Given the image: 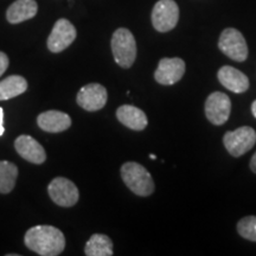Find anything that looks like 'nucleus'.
<instances>
[{
  "label": "nucleus",
  "mask_w": 256,
  "mask_h": 256,
  "mask_svg": "<svg viewBox=\"0 0 256 256\" xmlns=\"http://www.w3.org/2000/svg\"><path fill=\"white\" fill-rule=\"evenodd\" d=\"M25 246L40 256H57L66 248L63 232L52 226H36L28 229L24 238Z\"/></svg>",
  "instance_id": "f257e3e1"
},
{
  "label": "nucleus",
  "mask_w": 256,
  "mask_h": 256,
  "mask_svg": "<svg viewBox=\"0 0 256 256\" xmlns=\"http://www.w3.org/2000/svg\"><path fill=\"white\" fill-rule=\"evenodd\" d=\"M120 171L124 183L134 194L147 197L154 192V182L152 176L142 165L128 162L121 166Z\"/></svg>",
  "instance_id": "f03ea898"
},
{
  "label": "nucleus",
  "mask_w": 256,
  "mask_h": 256,
  "mask_svg": "<svg viewBox=\"0 0 256 256\" xmlns=\"http://www.w3.org/2000/svg\"><path fill=\"white\" fill-rule=\"evenodd\" d=\"M110 46L118 66L124 69L130 68L136 58V43L132 32L124 28H118L112 37Z\"/></svg>",
  "instance_id": "7ed1b4c3"
},
{
  "label": "nucleus",
  "mask_w": 256,
  "mask_h": 256,
  "mask_svg": "<svg viewBox=\"0 0 256 256\" xmlns=\"http://www.w3.org/2000/svg\"><path fill=\"white\" fill-rule=\"evenodd\" d=\"M223 144L226 150L235 158L250 151L256 144V132L252 127L242 126L224 134Z\"/></svg>",
  "instance_id": "20e7f679"
},
{
  "label": "nucleus",
  "mask_w": 256,
  "mask_h": 256,
  "mask_svg": "<svg viewBox=\"0 0 256 256\" xmlns=\"http://www.w3.org/2000/svg\"><path fill=\"white\" fill-rule=\"evenodd\" d=\"M218 48L224 55L236 62H244L248 57L247 42L236 28H228L220 34Z\"/></svg>",
  "instance_id": "39448f33"
},
{
  "label": "nucleus",
  "mask_w": 256,
  "mask_h": 256,
  "mask_svg": "<svg viewBox=\"0 0 256 256\" xmlns=\"http://www.w3.org/2000/svg\"><path fill=\"white\" fill-rule=\"evenodd\" d=\"M153 28L158 32L174 30L179 20V8L174 0H159L152 11Z\"/></svg>",
  "instance_id": "423d86ee"
},
{
  "label": "nucleus",
  "mask_w": 256,
  "mask_h": 256,
  "mask_svg": "<svg viewBox=\"0 0 256 256\" xmlns=\"http://www.w3.org/2000/svg\"><path fill=\"white\" fill-rule=\"evenodd\" d=\"M51 200L63 208L74 206L78 202V188L72 180L64 177H57L48 186Z\"/></svg>",
  "instance_id": "0eeeda50"
},
{
  "label": "nucleus",
  "mask_w": 256,
  "mask_h": 256,
  "mask_svg": "<svg viewBox=\"0 0 256 256\" xmlns=\"http://www.w3.org/2000/svg\"><path fill=\"white\" fill-rule=\"evenodd\" d=\"M76 36H78L76 28L68 19H58L48 38V49L54 54L62 52L72 46L74 40H76Z\"/></svg>",
  "instance_id": "6e6552de"
},
{
  "label": "nucleus",
  "mask_w": 256,
  "mask_h": 256,
  "mask_svg": "<svg viewBox=\"0 0 256 256\" xmlns=\"http://www.w3.org/2000/svg\"><path fill=\"white\" fill-rule=\"evenodd\" d=\"M232 112V101L229 96L222 92H214L206 101V119L212 124L220 126L226 124Z\"/></svg>",
  "instance_id": "1a4fd4ad"
},
{
  "label": "nucleus",
  "mask_w": 256,
  "mask_h": 256,
  "mask_svg": "<svg viewBox=\"0 0 256 256\" xmlns=\"http://www.w3.org/2000/svg\"><path fill=\"white\" fill-rule=\"evenodd\" d=\"M107 89L100 83H89L78 92V104L88 112H98L102 110L107 104Z\"/></svg>",
  "instance_id": "9d476101"
},
{
  "label": "nucleus",
  "mask_w": 256,
  "mask_h": 256,
  "mask_svg": "<svg viewBox=\"0 0 256 256\" xmlns=\"http://www.w3.org/2000/svg\"><path fill=\"white\" fill-rule=\"evenodd\" d=\"M185 62L182 58H162L159 60L158 68L154 72V78L159 84L172 86L179 82L184 76Z\"/></svg>",
  "instance_id": "9b49d317"
},
{
  "label": "nucleus",
  "mask_w": 256,
  "mask_h": 256,
  "mask_svg": "<svg viewBox=\"0 0 256 256\" xmlns=\"http://www.w3.org/2000/svg\"><path fill=\"white\" fill-rule=\"evenodd\" d=\"M16 151L22 158L28 160L32 164H43L46 159V153L44 147L30 136H20L14 142Z\"/></svg>",
  "instance_id": "f8f14e48"
},
{
  "label": "nucleus",
  "mask_w": 256,
  "mask_h": 256,
  "mask_svg": "<svg viewBox=\"0 0 256 256\" xmlns=\"http://www.w3.org/2000/svg\"><path fill=\"white\" fill-rule=\"evenodd\" d=\"M217 78L224 88L232 92L241 94L249 89V80L247 75H244L234 66H223L217 72Z\"/></svg>",
  "instance_id": "ddd939ff"
},
{
  "label": "nucleus",
  "mask_w": 256,
  "mask_h": 256,
  "mask_svg": "<svg viewBox=\"0 0 256 256\" xmlns=\"http://www.w3.org/2000/svg\"><path fill=\"white\" fill-rule=\"evenodd\" d=\"M37 124L49 133H60L72 126V118L60 110H48L38 115Z\"/></svg>",
  "instance_id": "4468645a"
},
{
  "label": "nucleus",
  "mask_w": 256,
  "mask_h": 256,
  "mask_svg": "<svg viewBox=\"0 0 256 256\" xmlns=\"http://www.w3.org/2000/svg\"><path fill=\"white\" fill-rule=\"evenodd\" d=\"M116 118L124 126L133 130H144L148 124L146 114L132 104L120 106L116 110Z\"/></svg>",
  "instance_id": "2eb2a0df"
},
{
  "label": "nucleus",
  "mask_w": 256,
  "mask_h": 256,
  "mask_svg": "<svg viewBox=\"0 0 256 256\" xmlns=\"http://www.w3.org/2000/svg\"><path fill=\"white\" fill-rule=\"evenodd\" d=\"M37 12L38 5L36 0H16L8 8L6 19L11 24H19L34 18Z\"/></svg>",
  "instance_id": "dca6fc26"
},
{
  "label": "nucleus",
  "mask_w": 256,
  "mask_h": 256,
  "mask_svg": "<svg viewBox=\"0 0 256 256\" xmlns=\"http://www.w3.org/2000/svg\"><path fill=\"white\" fill-rule=\"evenodd\" d=\"M28 90V81L23 76L11 75L0 81V101L11 100Z\"/></svg>",
  "instance_id": "f3484780"
},
{
  "label": "nucleus",
  "mask_w": 256,
  "mask_h": 256,
  "mask_svg": "<svg viewBox=\"0 0 256 256\" xmlns=\"http://www.w3.org/2000/svg\"><path fill=\"white\" fill-rule=\"evenodd\" d=\"M84 254L87 256H112L114 254L113 242L107 235L94 234L86 243Z\"/></svg>",
  "instance_id": "a211bd4d"
},
{
  "label": "nucleus",
  "mask_w": 256,
  "mask_h": 256,
  "mask_svg": "<svg viewBox=\"0 0 256 256\" xmlns=\"http://www.w3.org/2000/svg\"><path fill=\"white\" fill-rule=\"evenodd\" d=\"M18 178V168L11 162H0V194H8L14 190Z\"/></svg>",
  "instance_id": "6ab92c4d"
},
{
  "label": "nucleus",
  "mask_w": 256,
  "mask_h": 256,
  "mask_svg": "<svg viewBox=\"0 0 256 256\" xmlns=\"http://www.w3.org/2000/svg\"><path fill=\"white\" fill-rule=\"evenodd\" d=\"M238 232L243 238L256 242V216L243 217L238 223Z\"/></svg>",
  "instance_id": "aec40b11"
},
{
  "label": "nucleus",
  "mask_w": 256,
  "mask_h": 256,
  "mask_svg": "<svg viewBox=\"0 0 256 256\" xmlns=\"http://www.w3.org/2000/svg\"><path fill=\"white\" fill-rule=\"evenodd\" d=\"M8 64H10V60H8V55H6L5 52H2V51H0V78H2V74L8 70Z\"/></svg>",
  "instance_id": "412c9836"
},
{
  "label": "nucleus",
  "mask_w": 256,
  "mask_h": 256,
  "mask_svg": "<svg viewBox=\"0 0 256 256\" xmlns=\"http://www.w3.org/2000/svg\"><path fill=\"white\" fill-rule=\"evenodd\" d=\"M5 133V127H4V110L0 107V136Z\"/></svg>",
  "instance_id": "4be33fe9"
},
{
  "label": "nucleus",
  "mask_w": 256,
  "mask_h": 256,
  "mask_svg": "<svg viewBox=\"0 0 256 256\" xmlns=\"http://www.w3.org/2000/svg\"><path fill=\"white\" fill-rule=\"evenodd\" d=\"M250 170L256 174V153L252 156V158L250 160Z\"/></svg>",
  "instance_id": "5701e85b"
},
{
  "label": "nucleus",
  "mask_w": 256,
  "mask_h": 256,
  "mask_svg": "<svg viewBox=\"0 0 256 256\" xmlns=\"http://www.w3.org/2000/svg\"><path fill=\"white\" fill-rule=\"evenodd\" d=\"M252 113L254 115V118H256V100L252 104Z\"/></svg>",
  "instance_id": "b1692460"
},
{
  "label": "nucleus",
  "mask_w": 256,
  "mask_h": 256,
  "mask_svg": "<svg viewBox=\"0 0 256 256\" xmlns=\"http://www.w3.org/2000/svg\"><path fill=\"white\" fill-rule=\"evenodd\" d=\"M150 158H151V159H153V160H154V159L156 158V156L154 154H151V156H150Z\"/></svg>",
  "instance_id": "393cba45"
}]
</instances>
